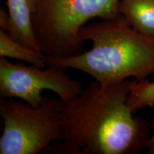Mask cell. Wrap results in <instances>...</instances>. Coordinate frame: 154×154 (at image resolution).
I'll list each match as a JSON object with an SVG mask.
<instances>
[{"label": "cell", "mask_w": 154, "mask_h": 154, "mask_svg": "<svg viewBox=\"0 0 154 154\" xmlns=\"http://www.w3.org/2000/svg\"><path fill=\"white\" fill-rule=\"evenodd\" d=\"M79 36L92 42L89 51L69 57H45L47 64L86 73L103 88L154 74V36L134 29L121 14L85 25Z\"/></svg>", "instance_id": "obj_2"}, {"label": "cell", "mask_w": 154, "mask_h": 154, "mask_svg": "<svg viewBox=\"0 0 154 154\" xmlns=\"http://www.w3.org/2000/svg\"><path fill=\"white\" fill-rule=\"evenodd\" d=\"M120 0H37L34 32L46 57L62 58L83 53L79 34L86 23L119 14Z\"/></svg>", "instance_id": "obj_3"}, {"label": "cell", "mask_w": 154, "mask_h": 154, "mask_svg": "<svg viewBox=\"0 0 154 154\" xmlns=\"http://www.w3.org/2000/svg\"><path fill=\"white\" fill-rule=\"evenodd\" d=\"M0 57L26 61L42 69L47 65L44 54L19 43L2 29L0 30Z\"/></svg>", "instance_id": "obj_8"}, {"label": "cell", "mask_w": 154, "mask_h": 154, "mask_svg": "<svg viewBox=\"0 0 154 154\" xmlns=\"http://www.w3.org/2000/svg\"><path fill=\"white\" fill-rule=\"evenodd\" d=\"M21 63H14L5 57L0 59V94L2 99L17 98L34 107L43 102L42 92L49 90L64 103L70 101L84 89L80 82L73 79L64 68L47 65V69Z\"/></svg>", "instance_id": "obj_5"}, {"label": "cell", "mask_w": 154, "mask_h": 154, "mask_svg": "<svg viewBox=\"0 0 154 154\" xmlns=\"http://www.w3.org/2000/svg\"><path fill=\"white\" fill-rule=\"evenodd\" d=\"M36 2L37 0H7L8 13L1 9L0 26L19 43L41 51L32 22Z\"/></svg>", "instance_id": "obj_6"}, {"label": "cell", "mask_w": 154, "mask_h": 154, "mask_svg": "<svg viewBox=\"0 0 154 154\" xmlns=\"http://www.w3.org/2000/svg\"><path fill=\"white\" fill-rule=\"evenodd\" d=\"M62 101L49 96L38 107L22 100L2 99L4 121L0 138L1 154H38L56 140H62Z\"/></svg>", "instance_id": "obj_4"}, {"label": "cell", "mask_w": 154, "mask_h": 154, "mask_svg": "<svg viewBox=\"0 0 154 154\" xmlns=\"http://www.w3.org/2000/svg\"><path fill=\"white\" fill-rule=\"evenodd\" d=\"M144 147L148 149L149 154H154V133L151 137L146 139L144 143Z\"/></svg>", "instance_id": "obj_10"}, {"label": "cell", "mask_w": 154, "mask_h": 154, "mask_svg": "<svg viewBox=\"0 0 154 154\" xmlns=\"http://www.w3.org/2000/svg\"><path fill=\"white\" fill-rule=\"evenodd\" d=\"M127 103L134 111L154 106V82L148 79L131 81Z\"/></svg>", "instance_id": "obj_9"}, {"label": "cell", "mask_w": 154, "mask_h": 154, "mask_svg": "<svg viewBox=\"0 0 154 154\" xmlns=\"http://www.w3.org/2000/svg\"><path fill=\"white\" fill-rule=\"evenodd\" d=\"M131 82L101 87L90 83L72 101H62L63 143L69 154H125L143 146L139 122L127 103Z\"/></svg>", "instance_id": "obj_1"}, {"label": "cell", "mask_w": 154, "mask_h": 154, "mask_svg": "<svg viewBox=\"0 0 154 154\" xmlns=\"http://www.w3.org/2000/svg\"><path fill=\"white\" fill-rule=\"evenodd\" d=\"M119 12L134 29L154 36V0H120Z\"/></svg>", "instance_id": "obj_7"}]
</instances>
